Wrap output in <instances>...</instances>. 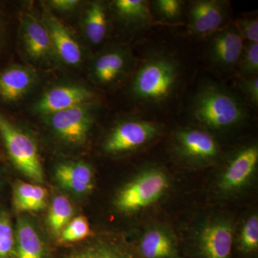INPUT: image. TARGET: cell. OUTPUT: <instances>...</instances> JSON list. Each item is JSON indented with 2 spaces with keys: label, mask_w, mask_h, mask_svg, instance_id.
I'll use <instances>...</instances> for the list:
<instances>
[{
  "label": "cell",
  "mask_w": 258,
  "mask_h": 258,
  "mask_svg": "<svg viewBox=\"0 0 258 258\" xmlns=\"http://www.w3.org/2000/svg\"><path fill=\"white\" fill-rule=\"evenodd\" d=\"M179 62L169 55H155L144 61L132 82L134 98L146 103L165 101L179 83Z\"/></svg>",
  "instance_id": "1"
},
{
  "label": "cell",
  "mask_w": 258,
  "mask_h": 258,
  "mask_svg": "<svg viewBox=\"0 0 258 258\" xmlns=\"http://www.w3.org/2000/svg\"><path fill=\"white\" fill-rule=\"evenodd\" d=\"M195 118L209 128L225 129L235 126L247 117V109L232 93L214 83L205 85L194 99Z\"/></svg>",
  "instance_id": "2"
},
{
  "label": "cell",
  "mask_w": 258,
  "mask_h": 258,
  "mask_svg": "<svg viewBox=\"0 0 258 258\" xmlns=\"http://www.w3.org/2000/svg\"><path fill=\"white\" fill-rule=\"evenodd\" d=\"M0 134L10 159L19 171L32 181L42 183L44 172L33 139L0 113Z\"/></svg>",
  "instance_id": "3"
},
{
  "label": "cell",
  "mask_w": 258,
  "mask_h": 258,
  "mask_svg": "<svg viewBox=\"0 0 258 258\" xmlns=\"http://www.w3.org/2000/svg\"><path fill=\"white\" fill-rule=\"evenodd\" d=\"M167 186V178L162 171L149 169L120 191L116 206L125 212L142 210L157 201Z\"/></svg>",
  "instance_id": "4"
},
{
  "label": "cell",
  "mask_w": 258,
  "mask_h": 258,
  "mask_svg": "<svg viewBox=\"0 0 258 258\" xmlns=\"http://www.w3.org/2000/svg\"><path fill=\"white\" fill-rule=\"evenodd\" d=\"M159 133L157 125L143 120H128L113 128L104 144L111 154L128 152L143 147Z\"/></svg>",
  "instance_id": "5"
},
{
  "label": "cell",
  "mask_w": 258,
  "mask_h": 258,
  "mask_svg": "<svg viewBox=\"0 0 258 258\" xmlns=\"http://www.w3.org/2000/svg\"><path fill=\"white\" fill-rule=\"evenodd\" d=\"M46 116L51 128L61 139L69 144L83 143L87 139L93 124L92 112L88 104Z\"/></svg>",
  "instance_id": "6"
},
{
  "label": "cell",
  "mask_w": 258,
  "mask_h": 258,
  "mask_svg": "<svg viewBox=\"0 0 258 258\" xmlns=\"http://www.w3.org/2000/svg\"><path fill=\"white\" fill-rule=\"evenodd\" d=\"M93 93L88 88L77 85L59 86L49 90L37 101L34 111L48 115L81 105L88 104Z\"/></svg>",
  "instance_id": "7"
},
{
  "label": "cell",
  "mask_w": 258,
  "mask_h": 258,
  "mask_svg": "<svg viewBox=\"0 0 258 258\" xmlns=\"http://www.w3.org/2000/svg\"><path fill=\"white\" fill-rule=\"evenodd\" d=\"M243 38L236 25L222 28L212 35L210 56L222 69H231L240 62L244 51Z\"/></svg>",
  "instance_id": "8"
},
{
  "label": "cell",
  "mask_w": 258,
  "mask_h": 258,
  "mask_svg": "<svg viewBox=\"0 0 258 258\" xmlns=\"http://www.w3.org/2000/svg\"><path fill=\"white\" fill-rule=\"evenodd\" d=\"M227 18L225 3L217 0H198L189 8V28L198 36H208L221 30Z\"/></svg>",
  "instance_id": "9"
},
{
  "label": "cell",
  "mask_w": 258,
  "mask_h": 258,
  "mask_svg": "<svg viewBox=\"0 0 258 258\" xmlns=\"http://www.w3.org/2000/svg\"><path fill=\"white\" fill-rule=\"evenodd\" d=\"M232 243L230 225L227 222H214L207 226L200 235L199 253L202 258H231Z\"/></svg>",
  "instance_id": "10"
},
{
  "label": "cell",
  "mask_w": 258,
  "mask_h": 258,
  "mask_svg": "<svg viewBox=\"0 0 258 258\" xmlns=\"http://www.w3.org/2000/svg\"><path fill=\"white\" fill-rule=\"evenodd\" d=\"M43 23L50 32L53 50L61 60L69 66L79 64L83 59L82 50L67 28L48 11L44 14Z\"/></svg>",
  "instance_id": "11"
},
{
  "label": "cell",
  "mask_w": 258,
  "mask_h": 258,
  "mask_svg": "<svg viewBox=\"0 0 258 258\" xmlns=\"http://www.w3.org/2000/svg\"><path fill=\"white\" fill-rule=\"evenodd\" d=\"M176 142L181 152L186 157L197 160L208 161L218 154V146L208 132L197 128L179 131Z\"/></svg>",
  "instance_id": "12"
},
{
  "label": "cell",
  "mask_w": 258,
  "mask_h": 258,
  "mask_svg": "<svg viewBox=\"0 0 258 258\" xmlns=\"http://www.w3.org/2000/svg\"><path fill=\"white\" fill-rule=\"evenodd\" d=\"M258 161L257 146H249L240 151L224 173L220 188L225 191L237 189L248 180L255 170Z\"/></svg>",
  "instance_id": "13"
},
{
  "label": "cell",
  "mask_w": 258,
  "mask_h": 258,
  "mask_svg": "<svg viewBox=\"0 0 258 258\" xmlns=\"http://www.w3.org/2000/svg\"><path fill=\"white\" fill-rule=\"evenodd\" d=\"M36 80L35 71L25 66H13L0 73V97L15 101L31 89Z\"/></svg>",
  "instance_id": "14"
},
{
  "label": "cell",
  "mask_w": 258,
  "mask_h": 258,
  "mask_svg": "<svg viewBox=\"0 0 258 258\" xmlns=\"http://www.w3.org/2000/svg\"><path fill=\"white\" fill-rule=\"evenodd\" d=\"M23 22L24 42L29 55L36 60L46 58L53 50L47 27L31 14H25Z\"/></svg>",
  "instance_id": "15"
},
{
  "label": "cell",
  "mask_w": 258,
  "mask_h": 258,
  "mask_svg": "<svg viewBox=\"0 0 258 258\" xmlns=\"http://www.w3.org/2000/svg\"><path fill=\"white\" fill-rule=\"evenodd\" d=\"M55 175L62 187L76 195L88 193L93 188L92 169L82 161L60 164L55 169Z\"/></svg>",
  "instance_id": "16"
},
{
  "label": "cell",
  "mask_w": 258,
  "mask_h": 258,
  "mask_svg": "<svg viewBox=\"0 0 258 258\" xmlns=\"http://www.w3.org/2000/svg\"><path fill=\"white\" fill-rule=\"evenodd\" d=\"M128 54L120 49H113L100 55L93 64V76L98 83L110 85L118 81L128 68Z\"/></svg>",
  "instance_id": "17"
},
{
  "label": "cell",
  "mask_w": 258,
  "mask_h": 258,
  "mask_svg": "<svg viewBox=\"0 0 258 258\" xmlns=\"http://www.w3.org/2000/svg\"><path fill=\"white\" fill-rule=\"evenodd\" d=\"M15 258H47L45 244L26 218L19 219L15 230Z\"/></svg>",
  "instance_id": "18"
},
{
  "label": "cell",
  "mask_w": 258,
  "mask_h": 258,
  "mask_svg": "<svg viewBox=\"0 0 258 258\" xmlns=\"http://www.w3.org/2000/svg\"><path fill=\"white\" fill-rule=\"evenodd\" d=\"M141 258H176V247L170 235L159 229L147 232L139 247Z\"/></svg>",
  "instance_id": "19"
},
{
  "label": "cell",
  "mask_w": 258,
  "mask_h": 258,
  "mask_svg": "<svg viewBox=\"0 0 258 258\" xmlns=\"http://www.w3.org/2000/svg\"><path fill=\"white\" fill-rule=\"evenodd\" d=\"M47 197L42 186L20 181L15 185L13 205L18 212L40 211L46 207Z\"/></svg>",
  "instance_id": "20"
},
{
  "label": "cell",
  "mask_w": 258,
  "mask_h": 258,
  "mask_svg": "<svg viewBox=\"0 0 258 258\" xmlns=\"http://www.w3.org/2000/svg\"><path fill=\"white\" fill-rule=\"evenodd\" d=\"M85 33L93 45H98L106 38L108 20L104 5L94 2L88 7L84 20Z\"/></svg>",
  "instance_id": "21"
},
{
  "label": "cell",
  "mask_w": 258,
  "mask_h": 258,
  "mask_svg": "<svg viewBox=\"0 0 258 258\" xmlns=\"http://www.w3.org/2000/svg\"><path fill=\"white\" fill-rule=\"evenodd\" d=\"M113 5L117 15L126 23L146 28L152 22V15L147 1L116 0Z\"/></svg>",
  "instance_id": "22"
},
{
  "label": "cell",
  "mask_w": 258,
  "mask_h": 258,
  "mask_svg": "<svg viewBox=\"0 0 258 258\" xmlns=\"http://www.w3.org/2000/svg\"><path fill=\"white\" fill-rule=\"evenodd\" d=\"M74 215V208L69 199L62 195H57L51 203L47 225L52 233L60 235L66 226L71 222Z\"/></svg>",
  "instance_id": "23"
},
{
  "label": "cell",
  "mask_w": 258,
  "mask_h": 258,
  "mask_svg": "<svg viewBox=\"0 0 258 258\" xmlns=\"http://www.w3.org/2000/svg\"><path fill=\"white\" fill-rule=\"evenodd\" d=\"M15 231L8 212L0 210V258H15Z\"/></svg>",
  "instance_id": "24"
},
{
  "label": "cell",
  "mask_w": 258,
  "mask_h": 258,
  "mask_svg": "<svg viewBox=\"0 0 258 258\" xmlns=\"http://www.w3.org/2000/svg\"><path fill=\"white\" fill-rule=\"evenodd\" d=\"M91 235V228L85 217H76L66 226L59 235L61 243H70L84 240Z\"/></svg>",
  "instance_id": "25"
},
{
  "label": "cell",
  "mask_w": 258,
  "mask_h": 258,
  "mask_svg": "<svg viewBox=\"0 0 258 258\" xmlns=\"http://www.w3.org/2000/svg\"><path fill=\"white\" fill-rule=\"evenodd\" d=\"M241 250L245 253L256 252L258 248V217L253 215L246 221L240 239Z\"/></svg>",
  "instance_id": "26"
},
{
  "label": "cell",
  "mask_w": 258,
  "mask_h": 258,
  "mask_svg": "<svg viewBox=\"0 0 258 258\" xmlns=\"http://www.w3.org/2000/svg\"><path fill=\"white\" fill-rule=\"evenodd\" d=\"M240 73L244 78L252 77L258 72V43H248L240 61Z\"/></svg>",
  "instance_id": "27"
},
{
  "label": "cell",
  "mask_w": 258,
  "mask_h": 258,
  "mask_svg": "<svg viewBox=\"0 0 258 258\" xmlns=\"http://www.w3.org/2000/svg\"><path fill=\"white\" fill-rule=\"evenodd\" d=\"M154 9L157 15L164 20H175L181 17L183 3L179 0H157Z\"/></svg>",
  "instance_id": "28"
},
{
  "label": "cell",
  "mask_w": 258,
  "mask_h": 258,
  "mask_svg": "<svg viewBox=\"0 0 258 258\" xmlns=\"http://www.w3.org/2000/svg\"><path fill=\"white\" fill-rule=\"evenodd\" d=\"M66 258H128L117 249L106 246H94L71 254Z\"/></svg>",
  "instance_id": "29"
},
{
  "label": "cell",
  "mask_w": 258,
  "mask_h": 258,
  "mask_svg": "<svg viewBox=\"0 0 258 258\" xmlns=\"http://www.w3.org/2000/svg\"><path fill=\"white\" fill-rule=\"evenodd\" d=\"M241 36L248 43H258V21L257 18L242 19L236 25Z\"/></svg>",
  "instance_id": "30"
},
{
  "label": "cell",
  "mask_w": 258,
  "mask_h": 258,
  "mask_svg": "<svg viewBox=\"0 0 258 258\" xmlns=\"http://www.w3.org/2000/svg\"><path fill=\"white\" fill-rule=\"evenodd\" d=\"M240 88L244 96L251 103L257 106L258 103V78L257 76L244 78L240 81Z\"/></svg>",
  "instance_id": "31"
},
{
  "label": "cell",
  "mask_w": 258,
  "mask_h": 258,
  "mask_svg": "<svg viewBox=\"0 0 258 258\" xmlns=\"http://www.w3.org/2000/svg\"><path fill=\"white\" fill-rule=\"evenodd\" d=\"M78 0H52L49 2V4L60 11H71L79 5Z\"/></svg>",
  "instance_id": "32"
},
{
  "label": "cell",
  "mask_w": 258,
  "mask_h": 258,
  "mask_svg": "<svg viewBox=\"0 0 258 258\" xmlns=\"http://www.w3.org/2000/svg\"><path fill=\"white\" fill-rule=\"evenodd\" d=\"M176 258H179V257H176Z\"/></svg>",
  "instance_id": "33"
}]
</instances>
